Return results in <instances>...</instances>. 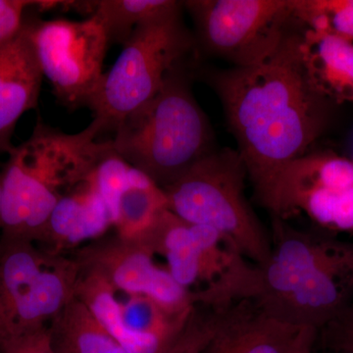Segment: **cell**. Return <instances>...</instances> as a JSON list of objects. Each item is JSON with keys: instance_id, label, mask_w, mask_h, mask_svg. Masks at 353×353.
Instances as JSON below:
<instances>
[{"instance_id": "6da1fadb", "label": "cell", "mask_w": 353, "mask_h": 353, "mask_svg": "<svg viewBox=\"0 0 353 353\" xmlns=\"http://www.w3.org/2000/svg\"><path fill=\"white\" fill-rule=\"evenodd\" d=\"M294 28L259 63L211 74L257 201L268 210L282 172L325 125V102L309 81Z\"/></svg>"}, {"instance_id": "7a4b0ae2", "label": "cell", "mask_w": 353, "mask_h": 353, "mask_svg": "<svg viewBox=\"0 0 353 353\" xmlns=\"http://www.w3.org/2000/svg\"><path fill=\"white\" fill-rule=\"evenodd\" d=\"M271 252L250 263L238 301H252L287 324L321 319L353 296V243L272 218Z\"/></svg>"}, {"instance_id": "3957f363", "label": "cell", "mask_w": 353, "mask_h": 353, "mask_svg": "<svg viewBox=\"0 0 353 353\" xmlns=\"http://www.w3.org/2000/svg\"><path fill=\"white\" fill-rule=\"evenodd\" d=\"M99 137L94 123L69 134L38 122L31 137L14 146L1 173L0 241L41 243L58 201L112 152L110 139Z\"/></svg>"}, {"instance_id": "277c9868", "label": "cell", "mask_w": 353, "mask_h": 353, "mask_svg": "<svg viewBox=\"0 0 353 353\" xmlns=\"http://www.w3.org/2000/svg\"><path fill=\"white\" fill-rule=\"evenodd\" d=\"M187 61L169 74L159 94L118 125L114 152L161 189L216 150L205 113L190 88Z\"/></svg>"}, {"instance_id": "5b68a950", "label": "cell", "mask_w": 353, "mask_h": 353, "mask_svg": "<svg viewBox=\"0 0 353 353\" xmlns=\"http://www.w3.org/2000/svg\"><path fill=\"white\" fill-rule=\"evenodd\" d=\"M248 178L238 150H213L187 173L162 189L167 209L190 224L210 228L255 264L271 252L267 233L245 196Z\"/></svg>"}, {"instance_id": "8992f818", "label": "cell", "mask_w": 353, "mask_h": 353, "mask_svg": "<svg viewBox=\"0 0 353 353\" xmlns=\"http://www.w3.org/2000/svg\"><path fill=\"white\" fill-rule=\"evenodd\" d=\"M180 6L138 26L103 78L88 108L101 136L152 101L169 74L187 61L194 37L183 24Z\"/></svg>"}, {"instance_id": "52a82bcc", "label": "cell", "mask_w": 353, "mask_h": 353, "mask_svg": "<svg viewBox=\"0 0 353 353\" xmlns=\"http://www.w3.org/2000/svg\"><path fill=\"white\" fill-rule=\"evenodd\" d=\"M79 277L73 257L30 241H0V347L50 328L75 296Z\"/></svg>"}, {"instance_id": "ba28073f", "label": "cell", "mask_w": 353, "mask_h": 353, "mask_svg": "<svg viewBox=\"0 0 353 353\" xmlns=\"http://www.w3.org/2000/svg\"><path fill=\"white\" fill-rule=\"evenodd\" d=\"M134 240L165 257L174 280L203 305L225 301L248 260L214 230L185 222L168 209Z\"/></svg>"}, {"instance_id": "9c48e42d", "label": "cell", "mask_w": 353, "mask_h": 353, "mask_svg": "<svg viewBox=\"0 0 353 353\" xmlns=\"http://www.w3.org/2000/svg\"><path fill=\"white\" fill-rule=\"evenodd\" d=\"M296 0H190L183 2L209 52L236 68L259 63L294 26Z\"/></svg>"}, {"instance_id": "30bf717a", "label": "cell", "mask_w": 353, "mask_h": 353, "mask_svg": "<svg viewBox=\"0 0 353 353\" xmlns=\"http://www.w3.org/2000/svg\"><path fill=\"white\" fill-rule=\"evenodd\" d=\"M43 75L69 110L88 108L103 78L109 43L105 29L92 14L83 21L57 19L29 23Z\"/></svg>"}, {"instance_id": "8fae6325", "label": "cell", "mask_w": 353, "mask_h": 353, "mask_svg": "<svg viewBox=\"0 0 353 353\" xmlns=\"http://www.w3.org/2000/svg\"><path fill=\"white\" fill-rule=\"evenodd\" d=\"M272 218L303 213L325 231L353 234V158L306 153L279 176Z\"/></svg>"}, {"instance_id": "7c38bea8", "label": "cell", "mask_w": 353, "mask_h": 353, "mask_svg": "<svg viewBox=\"0 0 353 353\" xmlns=\"http://www.w3.org/2000/svg\"><path fill=\"white\" fill-rule=\"evenodd\" d=\"M154 255L134 239L101 236L77 250L73 259L80 273L101 279L117 294L152 299L169 314L187 319L194 309L192 292L178 284Z\"/></svg>"}, {"instance_id": "4fadbf2b", "label": "cell", "mask_w": 353, "mask_h": 353, "mask_svg": "<svg viewBox=\"0 0 353 353\" xmlns=\"http://www.w3.org/2000/svg\"><path fill=\"white\" fill-rule=\"evenodd\" d=\"M308 329L279 321L252 301H234L221 308L202 353H296Z\"/></svg>"}, {"instance_id": "5bb4252c", "label": "cell", "mask_w": 353, "mask_h": 353, "mask_svg": "<svg viewBox=\"0 0 353 353\" xmlns=\"http://www.w3.org/2000/svg\"><path fill=\"white\" fill-rule=\"evenodd\" d=\"M43 77L25 21L17 36L0 43V153L11 152L18 120L38 105Z\"/></svg>"}, {"instance_id": "9a60e30c", "label": "cell", "mask_w": 353, "mask_h": 353, "mask_svg": "<svg viewBox=\"0 0 353 353\" xmlns=\"http://www.w3.org/2000/svg\"><path fill=\"white\" fill-rule=\"evenodd\" d=\"M92 175L65 194L53 209L39 243L46 252L64 254L65 250L97 240L114 227L112 211L97 192Z\"/></svg>"}, {"instance_id": "2e32d148", "label": "cell", "mask_w": 353, "mask_h": 353, "mask_svg": "<svg viewBox=\"0 0 353 353\" xmlns=\"http://www.w3.org/2000/svg\"><path fill=\"white\" fill-rule=\"evenodd\" d=\"M301 50L316 92L327 101L353 103L352 41L301 27Z\"/></svg>"}, {"instance_id": "e0dca14e", "label": "cell", "mask_w": 353, "mask_h": 353, "mask_svg": "<svg viewBox=\"0 0 353 353\" xmlns=\"http://www.w3.org/2000/svg\"><path fill=\"white\" fill-rule=\"evenodd\" d=\"M75 297L87 306L95 319L127 353H162L170 345L153 336L129 331L123 320L116 292L101 279L80 273Z\"/></svg>"}, {"instance_id": "ac0fdd59", "label": "cell", "mask_w": 353, "mask_h": 353, "mask_svg": "<svg viewBox=\"0 0 353 353\" xmlns=\"http://www.w3.org/2000/svg\"><path fill=\"white\" fill-rule=\"evenodd\" d=\"M50 329L57 353H127L75 296L53 320Z\"/></svg>"}, {"instance_id": "d6986e66", "label": "cell", "mask_w": 353, "mask_h": 353, "mask_svg": "<svg viewBox=\"0 0 353 353\" xmlns=\"http://www.w3.org/2000/svg\"><path fill=\"white\" fill-rule=\"evenodd\" d=\"M166 209L164 190L143 174L118 196L114 216L116 234L123 238H137Z\"/></svg>"}, {"instance_id": "ffe728a7", "label": "cell", "mask_w": 353, "mask_h": 353, "mask_svg": "<svg viewBox=\"0 0 353 353\" xmlns=\"http://www.w3.org/2000/svg\"><path fill=\"white\" fill-rule=\"evenodd\" d=\"M94 15L104 29L109 43H127L138 26L173 10L182 4L174 0H101L90 1Z\"/></svg>"}, {"instance_id": "44dd1931", "label": "cell", "mask_w": 353, "mask_h": 353, "mask_svg": "<svg viewBox=\"0 0 353 353\" xmlns=\"http://www.w3.org/2000/svg\"><path fill=\"white\" fill-rule=\"evenodd\" d=\"M123 320L132 333L153 336L166 343L175 340L187 319L169 314L152 299L145 296H131L121 304Z\"/></svg>"}, {"instance_id": "7402d4cb", "label": "cell", "mask_w": 353, "mask_h": 353, "mask_svg": "<svg viewBox=\"0 0 353 353\" xmlns=\"http://www.w3.org/2000/svg\"><path fill=\"white\" fill-rule=\"evenodd\" d=\"M294 16L305 29L353 43V0H296Z\"/></svg>"}, {"instance_id": "603a6c76", "label": "cell", "mask_w": 353, "mask_h": 353, "mask_svg": "<svg viewBox=\"0 0 353 353\" xmlns=\"http://www.w3.org/2000/svg\"><path fill=\"white\" fill-rule=\"evenodd\" d=\"M220 307L196 304L180 333L162 353H202L214 334Z\"/></svg>"}, {"instance_id": "cb8c5ba5", "label": "cell", "mask_w": 353, "mask_h": 353, "mask_svg": "<svg viewBox=\"0 0 353 353\" xmlns=\"http://www.w3.org/2000/svg\"><path fill=\"white\" fill-rule=\"evenodd\" d=\"M320 332H323L327 345L334 353H353V299L336 319Z\"/></svg>"}, {"instance_id": "d4e9b609", "label": "cell", "mask_w": 353, "mask_h": 353, "mask_svg": "<svg viewBox=\"0 0 353 353\" xmlns=\"http://www.w3.org/2000/svg\"><path fill=\"white\" fill-rule=\"evenodd\" d=\"M36 3L24 0H0V43L19 34L25 25L26 9Z\"/></svg>"}, {"instance_id": "484cf974", "label": "cell", "mask_w": 353, "mask_h": 353, "mask_svg": "<svg viewBox=\"0 0 353 353\" xmlns=\"http://www.w3.org/2000/svg\"><path fill=\"white\" fill-rule=\"evenodd\" d=\"M3 350L6 353H57L51 341L50 328L27 336Z\"/></svg>"}, {"instance_id": "4316f807", "label": "cell", "mask_w": 353, "mask_h": 353, "mask_svg": "<svg viewBox=\"0 0 353 353\" xmlns=\"http://www.w3.org/2000/svg\"><path fill=\"white\" fill-rule=\"evenodd\" d=\"M314 333H317V331H316V330H314V329H308L307 330V332H306L305 336H304L303 340V341H301V345H299V348H297L296 353H299V350H301V347H303L304 341L307 340L308 336H311V334H314Z\"/></svg>"}, {"instance_id": "83f0119b", "label": "cell", "mask_w": 353, "mask_h": 353, "mask_svg": "<svg viewBox=\"0 0 353 353\" xmlns=\"http://www.w3.org/2000/svg\"><path fill=\"white\" fill-rule=\"evenodd\" d=\"M1 199H2V180H1V174H0V211H1Z\"/></svg>"}, {"instance_id": "f1b7e54d", "label": "cell", "mask_w": 353, "mask_h": 353, "mask_svg": "<svg viewBox=\"0 0 353 353\" xmlns=\"http://www.w3.org/2000/svg\"><path fill=\"white\" fill-rule=\"evenodd\" d=\"M303 353H315L314 350H306Z\"/></svg>"}]
</instances>
